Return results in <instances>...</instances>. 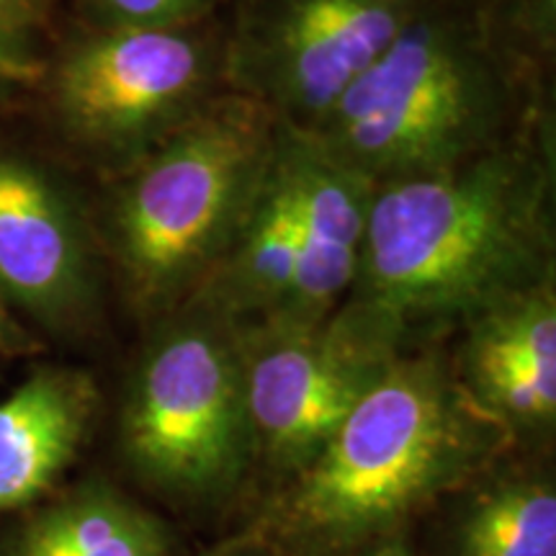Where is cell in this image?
Masks as SVG:
<instances>
[{
  "instance_id": "19",
  "label": "cell",
  "mask_w": 556,
  "mask_h": 556,
  "mask_svg": "<svg viewBox=\"0 0 556 556\" xmlns=\"http://www.w3.org/2000/svg\"><path fill=\"white\" fill-rule=\"evenodd\" d=\"M26 343H29V340H26L24 330L13 323L11 315L3 307V302H0V353L21 351Z\"/></svg>"
},
{
  "instance_id": "10",
  "label": "cell",
  "mask_w": 556,
  "mask_h": 556,
  "mask_svg": "<svg viewBox=\"0 0 556 556\" xmlns=\"http://www.w3.org/2000/svg\"><path fill=\"white\" fill-rule=\"evenodd\" d=\"M90 291L73 206L26 160L0 155V294L41 319H65Z\"/></svg>"
},
{
  "instance_id": "11",
  "label": "cell",
  "mask_w": 556,
  "mask_h": 556,
  "mask_svg": "<svg viewBox=\"0 0 556 556\" xmlns=\"http://www.w3.org/2000/svg\"><path fill=\"white\" fill-rule=\"evenodd\" d=\"M469 368L482 397L523 422L556 413V302L552 283L520 291L471 317Z\"/></svg>"
},
{
  "instance_id": "14",
  "label": "cell",
  "mask_w": 556,
  "mask_h": 556,
  "mask_svg": "<svg viewBox=\"0 0 556 556\" xmlns=\"http://www.w3.org/2000/svg\"><path fill=\"white\" fill-rule=\"evenodd\" d=\"M3 556H165V536L144 510L88 490L34 518Z\"/></svg>"
},
{
  "instance_id": "16",
  "label": "cell",
  "mask_w": 556,
  "mask_h": 556,
  "mask_svg": "<svg viewBox=\"0 0 556 556\" xmlns=\"http://www.w3.org/2000/svg\"><path fill=\"white\" fill-rule=\"evenodd\" d=\"M217 0H88L103 29H180L193 26Z\"/></svg>"
},
{
  "instance_id": "7",
  "label": "cell",
  "mask_w": 556,
  "mask_h": 556,
  "mask_svg": "<svg viewBox=\"0 0 556 556\" xmlns=\"http://www.w3.org/2000/svg\"><path fill=\"white\" fill-rule=\"evenodd\" d=\"M214 67L212 47L191 26H114L62 60L54 103L80 144L135 165L204 106Z\"/></svg>"
},
{
  "instance_id": "20",
  "label": "cell",
  "mask_w": 556,
  "mask_h": 556,
  "mask_svg": "<svg viewBox=\"0 0 556 556\" xmlns=\"http://www.w3.org/2000/svg\"><path fill=\"white\" fill-rule=\"evenodd\" d=\"M377 556H420V554L409 552V548H405V546H387V548H381Z\"/></svg>"
},
{
  "instance_id": "18",
  "label": "cell",
  "mask_w": 556,
  "mask_h": 556,
  "mask_svg": "<svg viewBox=\"0 0 556 556\" xmlns=\"http://www.w3.org/2000/svg\"><path fill=\"white\" fill-rule=\"evenodd\" d=\"M41 0H0V34L24 39V34L39 18Z\"/></svg>"
},
{
  "instance_id": "13",
  "label": "cell",
  "mask_w": 556,
  "mask_h": 556,
  "mask_svg": "<svg viewBox=\"0 0 556 556\" xmlns=\"http://www.w3.org/2000/svg\"><path fill=\"white\" fill-rule=\"evenodd\" d=\"M296 225L289 189L274 157L232 245L212 270V307L225 315L261 312L276 319L287 309L296 278Z\"/></svg>"
},
{
  "instance_id": "4",
  "label": "cell",
  "mask_w": 556,
  "mask_h": 556,
  "mask_svg": "<svg viewBox=\"0 0 556 556\" xmlns=\"http://www.w3.org/2000/svg\"><path fill=\"white\" fill-rule=\"evenodd\" d=\"M471 454V426L441 368L389 358L307 464L289 520L328 544L366 539L464 475Z\"/></svg>"
},
{
  "instance_id": "15",
  "label": "cell",
  "mask_w": 556,
  "mask_h": 556,
  "mask_svg": "<svg viewBox=\"0 0 556 556\" xmlns=\"http://www.w3.org/2000/svg\"><path fill=\"white\" fill-rule=\"evenodd\" d=\"M464 556H556V495L546 484H505L469 513Z\"/></svg>"
},
{
  "instance_id": "17",
  "label": "cell",
  "mask_w": 556,
  "mask_h": 556,
  "mask_svg": "<svg viewBox=\"0 0 556 556\" xmlns=\"http://www.w3.org/2000/svg\"><path fill=\"white\" fill-rule=\"evenodd\" d=\"M34 78V60L24 50V39L0 34V93Z\"/></svg>"
},
{
  "instance_id": "8",
  "label": "cell",
  "mask_w": 556,
  "mask_h": 556,
  "mask_svg": "<svg viewBox=\"0 0 556 556\" xmlns=\"http://www.w3.org/2000/svg\"><path fill=\"white\" fill-rule=\"evenodd\" d=\"M242 348L250 426L270 454L304 467L392 358V348L356 336L340 319H268Z\"/></svg>"
},
{
  "instance_id": "3",
  "label": "cell",
  "mask_w": 556,
  "mask_h": 556,
  "mask_svg": "<svg viewBox=\"0 0 556 556\" xmlns=\"http://www.w3.org/2000/svg\"><path fill=\"white\" fill-rule=\"evenodd\" d=\"M510 90L484 41L458 21L420 11L304 129L371 184L417 176L503 142Z\"/></svg>"
},
{
  "instance_id": "12",
  "label": "cell",
  "mask_w": 556,
  "mask_h": 556,
  "mask_svg": "<svg viewBox=\"0 0 556 556\" xmlns=\"http://www.w3.org/2000/svg\"><path fill=\"white\" fill-rule=\"evenodd\" d=\"M86 377L45 368L0 402V513L31 505L78 454L93 415Z\"/></svg>"
},
{
  "instance_id": "2",
  "label": "cell",
  "mask_w": 556,
  "mask_h": 556,
  "mask_svg": "<svg viewBox=\"0 0 556 556\" xmlns=\"http://www.w3.org/2000/svg\"><path fill=\"white\" fill-rule=\"evenodd\" d=\"M276 127L245 96L206 101L131 165L111 227L144 304L163 307L219 266L266 178Z\"/></svg>"
},
{
  "instance_id": "5",
  "label": "cell",
  "mask_w": 556,
  "mask_h": 556,
  "mask_svg": "<svg viewBox=\"0 0 556 556\" xmlns=\"http://www.w3.org/2000/svg\"><path fill=\"white\" fill-rule=\"evenodd\" d=\"M222 315L212 307L173 325L144 361L127 409L129 456L173 490H217L238 471L245 446L242 361Z\"/></svg>"
},
{
  "instance_id": "6",
  "label": "cell",
  "mask_w": 556,
  "mask_h": 556,
  "mask_svg": "<svg viewBox=\"0 0 556 556\" xmlns=\"http://www.w3.org/2000/svg\"><path fill=\"white\" fill-rule=\"evenodd\" d=\"M422 0H258L225 54L238 96L278 124L317 127Z\"/></svg>"
},
{
  "instance_id": "9",
  "label": "cell",
  "mask_w": 556,
  "mask_h": 556,
  "mask_svg": "<svg viewBox=\"0 0 556 556\" xmlns=\"http://www.w3.org/2000/svg\"><path fill=\"white\" fill-rule=\"evenodd\" d=\"M276 160L296 225V278L289 323H323L356 281L374 189L366 176L330 155L309 131L276 127Z\"/></svg>"
},
{
  "instance_id": "1",
  "label": "cell",
  "mask_w": 556,
  "mask_h": 556,
  "mask_svg": "<svg viewBox=\"0 0 556 556\" xmlns=\"http://www.w3.org/2000/svg\"><path fill=\"white\" fill-rule=\"evenodd\" d=\"M548 170L523 148L377 184L351 302L336 319L394 348L546 283Z\"/></svg>"
}]
</instances>
